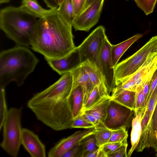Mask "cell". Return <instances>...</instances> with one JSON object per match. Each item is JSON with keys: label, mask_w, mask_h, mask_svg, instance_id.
<instances>
[{"label": "cell", "mask_w": 157, "mask_h": 157, "mask_svg": "<svg viewBox=\"0 0 157 157\" xmlns=\"http://www.w3.org/2000/svg\"><path fill=\"white\" fill-rule=\"evenodd\" d=\"M72 83L71 72L63 74L51 85L34 94L28 102V107L39 120L54 130L71 128L74 120Z\"/></svg>", "instance_id": "obj_1"}, {"label": "cell", "mask_w": 157, "mask_h": 157, "mask_svg": "<svg viewBox=\"0 0 157 157\" xmlns=\"http://www.w3.org/2000/svg\"><path fill=\"white\" fill-rule=\"evenodd\" d=\"M72 27L57 9L53 10L38 19L32 49L43 56L46 61L66 56L76 48Z\"/></svg>", "instance_id": "obj_2"}, {"label": "cell", "mask_w": 157, "mask_h": 157, "mask_svg": "<svg viewBox=\"0 0 157 157\" xmlns=\"http://www.w3.org/2000/svg\"><path fill=\"white\" fill-rule=\"evenodd\" d=\"M24 46L17 45L0 53V88H5L11 82L22 86L34 70L38 59Z\"/></svg>", "instance_id": "obj_3"}, {"label": "cell", "mask_w": 157, "mask_h": 157, "mask_svg": "<svg viewBox=\"0 0 157 157\" xmlns=\"http://www.w3.org/2000/svg\"><path fill=\"white\" fill-rule=\"evenodd\" d=\"M40 18L25 7L9 6L1 10L0 28L17 45L31 46Z\"/></svg>", "instance_id": "obj_4"}, {"label": "cell", "mask_w": 157, "mask_h": 157, "mask_svg": "<svg viewBox=\"0 0 157 157\" xmlns=\"http://www.w3.org/2000/svg\"><path fill=\"white\" fill-rule=\"evenodd\" d=\"M22 107L11 108L3 125V137L0 145L9 155L17 156L21 144V124Z\"/></svg>", "instance_id": "obj_5"}, {"label": "cell", "mask_w": 157, "mask_h": 157, "mask_svg": "<svg viewBox=\"0 0 157 157\" xmlns=\"http://www.w3.org/2000/svg\"><path fill=\"white\" fill-rule=\"evenodd\" d=\"M156 52L157 36H155L132 55L117 63L114 67L116 86L122 80L134 75L147 58Z\"/></svg>", "instance_id": "obj_6"}, {"label": "cell", "mask_w": 157, "mask_h": 157, "mask_svg": "<svg viewBox=\"0 0 157 157\" xmlns=\"http://www.w3.org/2000/svg\"><path fill=\"white\" fill-rule=\"evenodd\" d=\"M105 31L103 26H98L77 47L81 63L86 60L95 63L101 47L107 37Z\"/></svg>", "instance_id": "obj_7"}, {"label": "cell", "mask_w": 157, "mask_h": 157, "mask_svg": "<svg viewBox=\"0 0 157 157\" xmlns=\"http://www.w3.org/2000/svg\"><path fill=\"white\" fill-rule=\"evenodd\" d=\"M135 114L134 110L111 99L108 107L105 125L112 130L129 128Z\"/></svg>", "instance_id": "obj_8"}, {"label": "cell", "mask_w": 157, "mask_h": 157, "mask_svg": "<svg viewBox=\"0 0 157 157\" xmlns=\"http://www.w3.org/2000/svg\"><path fill=\"white\" fill-rule=\"evenodd\" d=\"M112 45L107 37L95 63L103 78L105 84L109 95L116 86L114 68L113 64L111 54Z\"/></svg>", "instance_id": "obj_9"}, {"label": "cell", "mask_w": 157, "mask_h": 157, "mask_svg": "<svg viewBox=\"0 0 157 157\" xmlns=\"http://www.w3.org/2000/svg\"><path fill=\"white\" fill-rule=\"evenodd\" d=\"M105 0H95L84 9L73 21L76 30L88 32L98 22Z\"/></svg>", "instance_id": "obj_10"}, {"label": "cell", "mask_w": 157, "mask_h": 157, "mask_svg": "<svg viewBox=\"0 0 157 157\" xmlns=\"http://www.w3.org/2000/svg\"><path fill=\"white\" fill-rule=\"evenodd\" d=\"M150 148L154 150L155 156H157V103L135 150L141 152Z\"/></svg>", "instance_id": "obj_11"}, {"label": "cell", "mask_w": 157, "mask_h": 157, "mask_svg": "<svg viewBox=\"0 0 157 157\" xmlns=\"http://www.w3.org/2000/svg\"><path fill=\"white\" fill-rule=\"evenodd\" d=\"M95 128L79 131L59 141L48 153V157H62L70 149L78 142L94 134Z\"/></svg>", "instance_id": "obj_12"}, {"label": "cell", "mask_w": 157, "mask_h": 157, "mask_svg": "<svg viewBox=\"0 0 157 157\" xmlns=\"http://www.w3.org/2000/svg\"><path fill=\"white\" fill-rule=\"evenodd\" d=\"M49 66L60 75L70 72L81 65L77 47L66 56L58 59L47 60Z\"/></svg>", "instance_id": "obj_13"}, {"label": "cell", "mask_w": 157, "mask_h": 157, "mask_svg": "<svg viewBox=\"0 0 157 157\" xmlns=\"http://www.w3.org/2000/svg\"><path fill=\"white\" fill-rule=\"evenodd\" d=\"M21 144L32 157L46 156L45 145L37 135L28 129L22 128Z\"/></svg>", "instance_id": "obj_14"}, {"label": "cell", "mask_w": 157, "mask_h": 157, "mask_svg": "<svg viewBox=\"0 0 157 157\" xmlns=\"http://www.w3.org/2000/svg\"><path fill=\"white\" fill-rule=\"evenodd\" d=\"M71 73L73 78L72 87L80 86L82 88L84 106L94 86L88 74L81 65L71 71Z\"/></svg>", "instance_id": "obj_15"}, {"label": "cell", "mask_w": 157, "mask_h": 157, "mask_svg": "<svg viewBox=\"0 0 157 157\" xmlns=\"http://www.w3.org/2000/svg\"><path fill=\"white\" fill-rule=\"evenodd\" d=\"M81 65L88 74L94 86L98 87L102 96H110L105 87L103 78L95 63L86 60L82 62Z\"/></svg>", "instance_id": "obj_16"}, {"label": "cell", "mask_w": 157, "mask_h": 157, "mask_svg": "<svg viewBox=\"0 0 157 157\" xmlns=\"http://www.w3.org/2000/svg\"><path fill=\"white\" fill-rule=\"evenodd\" d=\"M157 68V52L149 56L144 64L133 75L137 87L153 74Z\"/></svg>", "instance_id": "obj_17"}, {"label": "cell", "mask_w": 157, "mask_h": 157, "mask_svg": "<svg viewBox=\"0 0 157 157\" xmlns=\"http://www.w3.org/2000/svg\"><path fill=\"white\" fill-rule=\"evenodd\" d=\"M111 99L110 96L103 97L100 100L83 112L92 115L98 123L96 128L105 127L104 122L107 115L108 107Z\"/></svg>", "instance_id": "obj_18"}, {"label": "cell", "mask_w": 157, "mask_h": 157, "mask_svg": "<svg viewBox=\"0 0 157 157\" xmlns=\"http://www.w3.org/2000/svg\"><path fill=\"white\" fill-rule=\"evenodd\" d=\"M145 109V107L139 109L135 112L134 117L132 123V131L131 134V147L127 155L130 157L137 147L141 136L142 130L141 126L142 117Z\"/></svg>", "instance_id": "obj_19"}, {"label": "cell", "mask_w": 157, "mask_h": 157, "mask_svg": "<svg viewBox=\"0 0 157 157\" xmlns=\"http://www.w3.org/2000/svg\"><path fill=\"white\" fill-rule=\"evenodd\" d=\"M143 34L138 33L116 45H112L111 54L113 66L114 67L125 52L135 42L141 38Z\"/></svg>", "instance_id": "obj_20"}, {"label": "cell", "mask_w": 157, "mask_h": 157, "mask_svg": "<svg viewBox=\"0 0 157 157\" xmlns=\"http://www.w3.org/2000/svg\"><path fill=\"white\" fill-rule=\"evenodd\" d=\"M71 95L72 114L74 119L81 114L83 106V93L81 86L72 87Z\"/></svg>", "instance_id": "obj_21"}, {"label": "cell", "mask_w": 157, "mask_h": 157, "mask_svg": "<svg viewBox=\"0 0 157 157\" xmlns=\"http://www.w3.org/2000/svg\"><path fill=\"white\" fill-rule=\"evenodd\" d=\"M136 91L124 90L114 96H111L112 100L135 111L136 107Z\"/></svg>", "instance_id": "obj_22"}, {"label": "cell", "mask_w": 157, "mask_h": 157, "mask_svg": "<svg viewBox=\"0 0 157 157\" xmlns=\"http://www.w3.org/2000/svg\"><path fill=\"white\" fill-rule=\"evenodd\" d=\"M57 10L65 19L72 25L76 17L71 0H63Z\"/></svg>", "instance_id": "obj_23"}, {"label": "cell", "mask_w": 157, "mask_h": 157, "mask_svg": "<svg viewBox=\"0 0 157 157\" xmlns=\"http://www.w3.org/2000/svg\"><path fill=\"white\" fill-rule=\"evenodd\" d=\"M21 5L40 18L47 15L54 10L43 8L39 5L37 0H22Z\"/></svg>", "instance_id": "obj_24"}, {"label": "cell", "mask_w": 157, "mask_h": 157, "mask_svg": "<svg viewBox=\"0 0 157 157\" xmlns=\"http://www.w3.org/2000/svg\"><path fill=\"white\" fill-rule=\"evenodd\" d=\"M137 88L134 76L133 75L122 80L112 92L111 96H114L124 90L136 91Z\"/></svg>", "instance_id": "obj_25"}, {"label": "cell", "mask_w": 157, "mask_h": 157, "mask_svg": "<svg viewBox=\"0 0 157 157\" xmlns=\"http://www.w3.org/2000/svg\"><path fill=\"white\" fill-rule=\"evenodd\" d=\"M112 133V130L106 127L96 128L94 135L97 146L99 147L108 143Z\"/></svg>", "instance_id": "obj_26"}, {"label": "cell", "mask_w": 157, "mask_h": 157, "mask_svg": "<svg viewBox=\"0 0 157 157\" xmlns=\"http://www.w3.org/2000/svg\"><path fill=\"white\" fill-rule=\"evenodd\" d=\"M103 97L101 94L98 87L96 86H94L83 106L82 113L91 107L100 100Z\"/></svg>", "instance_id": "obj_27"}, {"label": "cell", "mask_w": 157, "mask_h": 157, "mask_svg": "<svg viewBox=\"0 0 157 157\" xmlns=\"http://www.w3.org/2000/svg\"><path fill=\"white\" fill-rule=\"evenodd\" d=\"M138 7L146 15L152 13L157 2V0H134Z\"/></svg>", "instance_id": "obj_28"}, {"label": "cell", "mask_w": 157, "mask_h": 157, "mask_svg": "<svg viewBox=\"0 0 157 157\" xmlns=\"http://www.w3.org/2000/svg\"><path fill=\"white\" fill-rule=\"evenodd\" d=\"M8 111L6 100L5 88H0V130H1Z\"/></svg>", "instance_id": "obj_29"}, {"label": "cell", "mask_w": 157, "mask_h": 157, "mask_svg": "<svg viewBox=\"0 0 157 157\" xmlns=\"http://www.w3.org/2000/svg\"><path fill=\"white\" fill-rule=\"evenodd\" d=\"M84 139L70 149L62 157H82Z\"/></svg>", "instance_id": "obj_30"}, {"label": "cell", "mask_w": 157, "mask_h": 157, "mask_svg": "<svg viewBox=\"0 0 157 157\" xmlns=\"http://www.w3.org/2000/svg\"><path fill=\"white\" fill-rule=\"evenodd\" d=\"M96 140L94 134L84 139L82 157H86L92 151L98 147L96 145Z\"/></svg>", "instance_id": "obj_31"}, {"label": "cell", "mask_w": 157, "mask_h": 157, "mask_svg": "<svg viewBox=\"0 0 157 157\" xmlns=\"http://www.w3.org/2000/svg\"><path fill=\"white\" fill-rule=\"evenodd\" d=\"M126 128H122L112 130V133L108 143L122 142L127 139L128 132Z\"/></svg>", "instance_id": "obj_32"}, {"label": "cell", "mask_w": 157, "mask_h": 157, "mask_svg": "<svg viewBox=\"0 0 157 157\" xmlns=\"http://www.w3.org/2000/svg\"><path fill=\"white\" fill-rule=\"evenodd\" d=\"M127 141V139L122 142L113 143H107L99 147L100 150L103 153L105 157L108 156Z\"/></svg>", "instance_id": "obj_33"}, {"label": "cell", "mask_w": 157, "mask_h": 157, "mask_svg": "<svg viewBox=\"0 0 157 157\" xmlns=\"http://www.w3.org/2000/svg\"><path fill=\"white\" fill-rule=\"evenodd\" d=\"M84 128L89 129L95 128V125L88 121L79 115L74 119L71 128Z\"/></svg>", "instance_id": "obj_34"}, {"label": "cell", "mask_w": 157, "mask_h": 157, "mask_svg": "<svg viewBox=\"0 0 157 157\" xmlns=\"http://www.w3.org/2000/svg\"><path fill=\"white\" fill-rule=\"evenodd\" d=\"M136 92L135 112H137L138 110L142 108L145 101V98L143 87L142 85H140L138 87Z\"/></svg>", "instance_id": "obj_35"}, {"label": "cell", "mask_w": 157, "mask_h": 157, "mask_svg": "<svg viewBox=\"0 0 157 157\" xmlns=\"http://www.w3.org/2000/svg\"><path fill=\"white\" fill-rule=\"evenodd\" d=\"M127 146V141L110 155L108 157H127L126 151Z\"/></svg>", "instance_id": "obj_36"}, {"label": "cell", "mask_w": 157, "mask_h": 157, "mask_svg": "<svg viewBox=\"0 0 157 157\" xmlns=\"http://www.w3.org/2000/svg\"><path fill=\"white\" fill-rule=\"evenodd\" d=\"M71 1L76 17L83 10L86 0H71Z\"/></svg>", "instance_id": "obj_37"}, {"label": "cell", "mask_w": 157, "mask_h": 157, "mask_svg": "<svg viewBox=\"0 0 157 157\" xmlns=\"http://www.w3.org/2000/svg\"><path fill=\"white\" fill-rule=\"evenodd\" d=\"M157 85V68L154 71L152 76L150 89L148 94V95L146 100V101L144 104V107L146 106L151 96Z\"/></svg>", "instance_id": "obj_38"}, {"label": "cell", "mask_w": 157, "mask_h": 157, "mask_svg": "<svg viewBox=\"0 0 157 157\" xmlns=\"http://www.w3.org/2000/svg\"><path fill=\"white\" fill-rule=\"evenodd\" d=\"M81 116L88 121L93 124L96 128L98 125V123L96 119L90 114L86 112H83Z\"/></svg>", "instance_id": "obj_39"}, {"label": "cell", "mask_w": 157, "mask_h": 157, "mask_svg": "<svg viewBox=\"0 0 157 157\" xmlns=\"http://www.w3.org/2000/svg\"><path fill=\"white\" fill-rule=\"evenodd\" d=\"M47 6L50 9H56L59 7L57 0H43Z\"/></svg>", "instance_id": "obj_40"}, {"label": "cell", "mask_w": 157, "mask_h": 157, "mask_svg": "<svg viewBox=\"0 0 157 157\" xmlns=\"http://www.w3.org/2000/svg\"><path fill=\"white\" fill-rule=\"evenodd\" d=\"M99 151V147H98L90 152L86 157H98Z\"/></svg>", "instance_id": "obj_41"}, {"label": "cell", "mask_w": 157, "mask_h": 157, "mask_svg": "<svg viewBox=\"0 0 157 157\" xmlns=\"http://www.w3.org/2000/svg\"><path fill=\"white\" fill-rule=\"evenodd\" d=\"M95 0H86V3L83 10Z\"/></svg>", "instance_id": "obj_42"}, {"label": "cell", "mask_w": 157, "mask_h": 157, "mask_svg": "<svg viewBox=\"0 0 157 157\" xmlns=\"http://www.w3.org/2000/svg\"><path fill=\"white\" fill-rule=\"evenodd\" d=\"M10 0H0V4L8 3Z\"/></svg>", "instance_id": "obj_43"}, {"label": "cell", "mask_w": 157, "mask_h": 157, "mask_svg": "<svg viewBox=\"0 0 157 157\" xmlns=\"http://www.w3.org/2000/svg\"><path fill=\"white\" fill-rule=\"evenodd\" d=\"M57 1L59 6L62 3L63 0H57Z\"/></svg>", "instance_id": "obj_44"}, {"label": "cell", "mask_w": 157, "mask_h": 157, "mask_svg": "<svg viewBox=\"0 0 157 157\" xmlns=\"http://www.w3.org/2000/svg\"></svg>", "instance_id": "obj_45"}]
</instances>
